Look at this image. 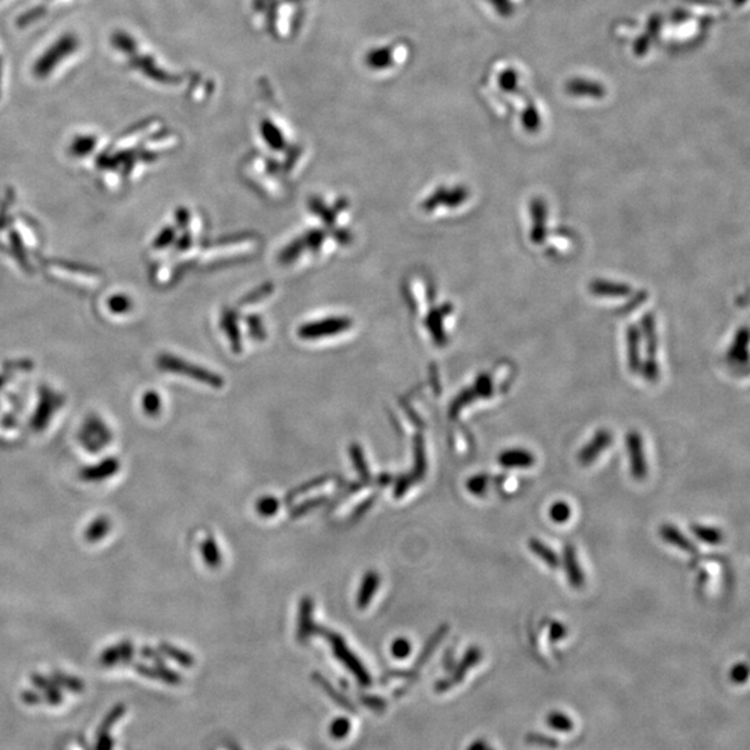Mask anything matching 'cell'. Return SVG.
Masks as SVG:
<instances>
[{"label":"cell","mask_w":750,"mask_h":750,"mask_svg":"<svg viewBox=\"0 0 750 750\" xmlns=\"http://www.w3.org/2000/svg\"><path fill=\"white\" fill-rule=\"evenodd\" d=\"M390 481H392V476H390L389 474H381V475L378 476V479H377L378 485H381V486H385V485H388Z\"/></svg>","instance_id":"obj_23"},{"label":"cell","mask_w":750,"mask_h":750,"mask_svg":"<svg viewBox=\"0 0 750 750\" xmlns=\"http://www.w3.org/2000/svg\"><path fill=\"white\" fill-rule=\"evenodd\" d=\"M202 555L204 561L212 567V568H216L220 566L222 563V553H220V549L217 546V543L214 542L213 538H207L202 542Z\"/></svg>","instance_id":"obj_13"},{"label":"cell","mask_w":750,"mask_h":750,"mask_svg":"<svg viewBox=\"0 0 750 750\" xmlns=\"http://www.w3.org/2000/svg\"><path fill=\"white\" fill-rule=\"evenodd\" d=\"M427 472V460H425V447H424V439L421 435L415 437V467L413 472L409 475H405V478L409 481L410 485L420 482Z\"/></svg>","instance_id":"obj_6"},{"label":"cell","mask_w":750,"mask_h":750,"mask_svg":"<svg viewBox=\"0 0 750 750\" xmlns=\"http://www.w3.org/2000/svg\"><path fill=\"white\" fill-rule=\"evenodd\" d=\"M488 485H489V478L485 474L474 475L467 481L469 492L472 494V495H476V496L484 495L486 492V489H488Z\"/></svg>","instance_id":"obj_19"},{"label":"cell","mask_w":750,"mask_h":750,"mask_svg":"<svg viewBox=\"0 0 750 750\" xmlns=\"http://www.w3.org/2000/svg\"><path fill=\"white\" fill-rule=\"evenodd\" d=\"M115 470H118V463H115V460H108V462H103L100 466H98V469H89V470H85L83 472V476H85V479H100L102 476H108L111 475L113 472H115Z\"/></svg>","instance_id":"obj_15"},{"label":"cell","mask_w":750,"mask_h":750,"mask_svg":"<svg viewBox=\"0 0 750 750\" xmlns=\"http://www.w3.org/2000/svg\"><path fill=\"white\" fill-rule=\"evenodd\" d=\"M380 585V575L375 571H368L361 583L360 590L358 595V608L364 609L370 605L373 596L375 595Z\"/></svg>","instance_id":"obj_8"},{"label":"cell","mask_w":750,"mask_h":750,"mask_svg":"<svg viewBox=\"0 0 750 750\" xmlns=\"http://www.w3.org/2000/svg\"><path fill=\"white\" fill-rule=\"evenodd\" d=\"M692 532H694V536L699 541L706 542L709 545H719L724 539L722 531L719 529V528L707 527V526H692Z\"/></svg>","instance_id":"obj_11"},{"label":"cell","mask_w":750,"mask_h":750,"mask_svg":"<svg viewBox=\"0 0 750 750\" xmlns=\"http://www.w3.org/2000/svg\"><path fill=\"white\" fill-rule=\"evenodd\" d=\"M549 516L557 524H563L571 517V507L566 501H556L549 509Z\"/></svg>","instance_id":"obj_18"},{"label":"cell","mask_w":750,"mask_h":750,"mask_svg":"<svg viewBox=\"0 0 750 750\" xmlns=\"http://www.w3.org/2000/svg\"><path fill=\"white\" fill-rule=\"evenodd\" d=\"M528 546L532 551V553H535L541 560H543L548 566H551L552 568H557L560 566V560L556 555L555 551L548 548L543 542H541L538 539H531Z\"/></svg>","instance_id":"obj_9"},{"label":"cell","mask_w":750,"mask_h":750,"mask_svg":"<svg viewBox=\"0 0 750 750\" xmlns=\"http://www.w3.org/2000/svg\"><path fill=\"white\" fill-rule=\"evenodd\" d=\"M314 632H317L318 635H323L324 638L328 639L331 642V645H333L335 656L339 660H342L345 663V666L348 667L349 670H352L363 684H368L367 672L363 670V666L359 663V660L355 657V655L346 647V643H345V640L342 639L340 635L335 634L330 630H325L323 627H314Z\"/></svg>","instance_id":"obj_1"},{"label":"cell","mask_w":750,"mask_h":750,"mask_svg":"<svg viewBox=\"0 0 750 750\" xmlns=\"http://www.w3.org/2000/svg\"><path fill=\"white\" fill-rule=\"evenodd\" d=\"M390 652L393 655V657L396 659H406L410 652H412V645L407 639L397 638L396 640H393L392 646H390Z\"/></svg>","instance_id":"obj_20"},{"label":"cell","mask_w":750,"mask_h":750,"mask_svg":"<svg viewBox=\"0 0 750 750\" xmlns=\"http://www.w3.org/2000/svg\"><path fill=\"white\" fill-rule=\"evenodd\" d=\"M375 498H377V495H374V496L368 498V499L365 500V501H363L361 504H359V506H358V507L355 509V511L352 513V516L349 517V521H358V520L360 519L361 516H364V514H365V513L368 511V509H370V507H371V506L374 504V501H375Z\"/></svg>","instance_id":"obj_21"},{"label":"cell","mask_w":750,"mask_h":750,"mask_svg":"<svg viewBox=\"0 0 750 750\" xmlns=\"http://www.w3.org/2000/svg\"><path fill=\"white\" fill-rule=\"evenodd\" d=\"M328 500L330 499H328L327 496H320V498L306 500V501L301 503V504H298L295 509L291 510V513H289V514H291V519H299V517H302V516L307 514L308 511H311L313 509H317V507L325 504Z\"/></svg>","instance_id":"obj_16"},{"label":"cell","mask_w":750,"mask_h":750,"mask_svg":"<svg viewBox=\"0 0 750 750\" xmlns=\"http://www.w3.org/2000/svg\"><path fill=\"white\" fill-rule=\"evenodd\" d=\"M313 608H314L313 599L310 596H305L299 608V624H298V631H296V637L299 642H306L314 632L316 625L313 624Z\"/></svg>","instance_id":"obj_4"},{"label":"cell","mask_w":750,"mask_h":750,"mask_svg":"<svg viewBox=\"0 0 750 750\" xmlns=\"http://www.w3.org/2000/svg\"><path fill=\"white\" fill-rule=\"evenodd\" d=\"M611 435L608 431H600L598 435L583 447L578 454V459L583 464H590L605 449L610 446Z\"/></svg>","instance_id":"obj_5"},{"label":"cell","mask_w":750,"mask_h":750,"mask_svg":"<svg viewBox=\"0 0 750 750\" xmlns=\"http://www.w3.org/2000/svg\"><path fill=\"white\" fill-rule=\"evenodd\" d=\"M564 566H566V571H567V577H568L570 583L575 588H581L585 583V578H583V571L577 560L575 549L571 545H567L564 549Z\"/></svg>","instance_id":"obj_7"},{"label":"cell","mask_w":750,"mask_h":750,"mask_svg":"<svg viewBox=\"0 0 750 750\" xmlns=\"http://www.w3.org/2000/svg\"><path fill=\"white\" fill-rule=\"evenodd\" d=\"M333 476H335V475H328V474H327V475L317 476V478H314V479H311V481H307L305 484H302L301 486H298V488L292 489L291 492H288V495H286V498H285V503L289 504V503L293 501V499H296L299 495H303L306 492H310V491L314 489V488L323 486L324 484H327L328 481H331Z\"/></svg>","instance_id":"obj_10"},{"label":"cell","mask_w":750,"mask_h":750,"mask_svg":"<svg viewBox=\"0 0 750 750\" xmlns=\"http://www.w3.org/2000/svg\"><path fill=\"white\" fill-rule=\"evenodd\" d=\"M627 449L631 454V472L635 479H643L647 474V466L645 460V452L642 446V438L637 432H631L627 437Z\"/></svg>","instance_id":"obj_2"},{"label":"cell","mask_w":750,"mask_h":750,"mask_svg":"<svg viewBox=\"0 0 750 750\" xmlns=\"http://www.w3.org/2000/svg\"><path fill=\"white\" fill-rule=\"evenodd\" d=\"M662 536L666 539L667 542L684 549V551H694V546L691 545V542L677 529L675 527H671V526H665L662 528Z\"/></svg>","instance_id":"obj_14"},{"label":"cell","mask_w":750,"mask_h":750,"mask_svg":"<svg viewBox=\"0 0 750 750\" xmlns=\"http://www.w3.org/2000/svg\"><path fill=\"white\" fill-rule=\"evenodd\" d=\"M256 510L261 517H273L279 510V501L274 496H263L257 500Z\"/></svg>","instance_id":"obj_17"},{"label":"cell","mask_w":750,"mask_h":750,"mask_svg":"<svg viewBox=\"0 0 750 750\" xmlns=\"http://www.w3.org/2000/svg\"><path fill=\"white\" fill-rule=\"evenodd\" d=\"M498 460L504 469H529L535 463V456L527 449L516 447L503 450Z\"/></svg>","instance_id":"obj_3"},{"label":"cell","mask_w":750,"mask_h":750,"mask_svg":"<svg viewBox=\"0 0 750 750\" xmlns=\"http://www.w3.org/2000/svg\"><path fill=\"white\" fill-rule=\"evenodd\" d=\"M350 457L353 460V464H355L356 470L360 474L361 482H364L365 485L371 484L373 478H371V474L368 472L365 459H364V454H363V449L359 444H353L350 446Z\"/></svg>","instance_id":"obj_12"},{"label":"cell","mask_w":750,"mask_h":750,"mask_svg":"<svg viewBox=\"0 0 750 750\" xmlns=\"http://www.w3.org/2000/svg\"><path fill=\"white\" fill-rule=\"evenodd\" d=\"M748 678V667L746 665H739L732 670V679L736 682H745Z\"/></svg>","instance_id":"obj_22"}]
</instances>
